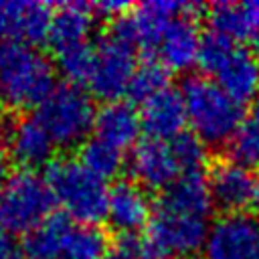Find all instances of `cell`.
I'll list each match as a JSON object with an SVG mask.
<instances>
[{
  "label": "cell",
  "mask_w": 259,
  "mask_h": 259,
  "mask_svg": "<svg viewBox=\"0 0 259 259\" xmlns=\"http://www.w3.org/2000/svg\"><path fill=\"white\" fill-rule=\"evenodd\" d=\"M20 257H22V247H18V243L10 233L0 229V259H20Z\"/></svg>",
  "instance_id": "4316f807"
},
{
  "label": "cell",
  "mask_w": 259,
  "mask_h": 259,
  "mask_svg": "<svg viewBox=\"0 0 259 259\" xmlns=\"http://www.w3.org/2000/svg\"><path fill=\"white\" fill-rule=\"evenodd\" d=\"M170 148L178 162L180 174H194L202 172L206 164V144L196 138L192 132H182L180 136L170 140Z\"/></svg>",
  "instance_id": "484cf974"
},
{
  "label": "cell",
  "mask_w": 259,
  "mask_h": 259,
  "mask_svg": "<svg viewBox=\"0 0 259 259\" xmlns=\"http://www.w3.org/2000/svg\"><path fill=\"white\" fill-rule=\"evenodd\" d=\"M2 111H4V103L0 101V121H2Z\"/></svg>",
  "instance_id": "f546056e"
},
{
  "label": "cell",
  "mask_w": 259,
  "mask_h": 259,
  "mask_svg": "<svg viewBox=\"0 0 259 259\" xmlns=\"http://www.w3.org/2000/svg\"><path fill=\"white\" fill-rule=\"evenodd\" d=\"M34 115L57 148H75L89 140L95 127L97 107L87 89L75 83H61L55 85L47 99L36 107Z\"/></svg>",
  "instance_id": "5b68a950"
},
{
  "label": "cell",
  "mask_w": 259,
  "mask_h": 259,
  "mask_svg": "<svg viewBox=\"0 0 259 259\" xmlns=\"http://www.w3.org/2000/svg\"><path fill=\"white\" fill-rule=\"evenodd\" d=\"M202 38L192 14L176 16L162 30L154 49V59L168 71H188L198 63Z\"/></svg>",
  "instance_id": "5bb4252c"
},
{
  "label": "cell",
  "mask_w": 259,
  "mask_h": 259,
  "mask_svg": "<svg viewBox=\"0 0 259 259\" xmlns=\"http://www.w3.org/2000/svg\"><path fill=\"white\" fill-rule=\"evenodd\" d=\"M55 89V65L34 45L0 40V101L14 109L38 107Z\"/></svg>",
  "instance_id": "6da1fadb"
},
{
  "label": "cell",
  "mask_w": 259,
  "mask_h": 259,
  "mask_svg": "<svg viewBox=\"0 0 259 259\" xmlns=\"http://www.w3.org/2000/svg\"><path fill=\"white\" fill-rule=\"evenodd\" d=\"M196 4L190 2H174V0H152L136 6L134 10L117 16L111 22L109 34L125 40L134 49H146L152 51L156 49V42L166 28L170 20L182 14H192L196 12Z\"/></svg>",
  "instance_id": "ba28073f"
},
{
  "label": "cell",
  "mask_w": 259,
  "mask_h": 259,
  "mask_svg": "<svg viewBox=\"0 0 259 259\" xmlns=\"http://www.w3.org/2000/svg\"><path fill=\"white\" fill-rule=\"evenodd\" d=\"M208 190L214 206L225 212H245L251 206H257L259 178L253 176L251 168L239 164L237 160L217 162L208 176Z\"/></svg>",
  "instance_id": "30bf717a"
},
{
  "label": "cell",
  "mask_w": 259,
  "mask_h": 259,
  "mask_svg": "<svg viewBox=\"0 0 259 259\" xmlns=\"http://www.w3.org/2000/svg\"><path fill=\"white\" fill-rule=\"evenodd\" d=\"M249 40H251V51H253V55L259 59V26H257V28L251 32Z\"/></svg>",
  "instance_id": "f1b7e54d"
},
{
  "label": "cell",
  "mask_w": 259,
  "mask_h": 259,
  "mask_svg": "<svg viewBox=\"0 0 259 259\" xmlns=\"http://www.w3.org/2000/svg\"><path fill=\"white\" fill-rule=\"evenodd\" d=\"M186 119L196 138L206 146L229 144L245 113L243 103L233 99L206 75H190L180 87Z\"/></svg>",
  "instance_id": "7a4b0ae2"
},
{
  "label": "cell",
  "mask_w": 259,
  "mask_h": 259,
  "mask_svg": "<svg viewBox=\"0 0 259 259\" xmlns=\"http://www.w3.org/2000/svg\"><path fill=\"white\" fill-rule=\"evenodd\" d=\"M93 55H95V47L91 42L85 45H75L69 49H61L55 53V67L63 73V77L67 79V83H87L91 67H93Z\"/></svg>",
  "instance_id": "d4e9b609"
},
{
  "label": "cell",
  "mask_w": 259,
  "mask_h": 259,
  "mask_svg": "<svg viewBox=\"0 0 259 259\" xmlns=\"http://www.w3.org/2000/svg\"><path fill=\"white\" fill-rule=\"evenodd\" d=\"M255 208H259V192H257V206Z\"/></svg>",
  "instance_id": "4dcf8cb0"
},
{
  "label": "cell",
  "mask_w": 259,
  "mask_h": 259,
  "mask_svg": "<svg viewBox=\"0 0 259 259\" xmlns=\"http://www.w3.org/2000/svg\"><path fill=\"white\" fill-rule=\"evenodd\" d=\"M202 259H259V214L225 212L210 223Z\"/></svg>",
  "instance_id": "9c48e42d"
},
{
  "label": "cell",
  "mask_w": 259,
  "mask_h": 259,
  "mask_svg": "<svg viewBox=\"0 0 259 259\" xmlns=\"http://www.w3.org/2000/svg\"><path fill=\"white\" fill-rule=\"evenodd\" d=\"M107 237L97 225L75 223L69 231L63 259H105Z\"/></svg>",
  "instance_id": "603a6c76"
},
{
  "label": "cell",
  "mask_w": 259,
  "mask_h": 259,
  "mask_svg": "<svg viewBox=\"0 0 259 259\" xmlns=\"http://www.w3.org/2000/svg\"><path fill=\"white\" fill-rule=\"evenodd\" d=\"M53 200L79 225H97L107 214L109 186L77 158L53 160L45 172Z\"/></svg>",
  "instance_id": "3957f363"
},
{
  "label": "cell",
  "mask_w": 259,
  "mask_h": 259,
  "mask_svg": "<svg viewBox=\"0 0 259 259\" xmlns=\"http://www.w3.org/2000/svg\"><path fill=\"white\" fill-rule=\"evenodd\" d=\"M93 22H95V14L91 4H83V2L59 4L53 10V20L47 40L51 42L55 53L75 45H85L89 42Z\"/></svg>",
  "instance_id": "ac0fdd59"
},
{
  "label": "cell",
  "mask_w": 259,
  "mask_h": 259,
  "mask_svg": "<svg viewBox=\"0 0 259 259\" xmlns=\"http://www.w3.org/2000/svg\"><path fill=\"white\" fill-rule=\"evenodd\" d=\"M142 119L140 111L127 103V101H111L97 109L95 115V138L119 148L121 152L125 148H134L140 142L142 134Z\"/></svg>",
  "instance_id": "e0dca14e"
},
{
  "label": "cell",
  "mask_w": 259,
  "mask_h": 259,
  "mask_svg": "<svg viewBox=\"0 0 259 259\" xmlns=\"http://www.w3.org/2000/svg\"><path fill=\"white\" fill-rule=\"evenodd\" d=\"M127 166L132 172V180L146 190L164 192L180 176V168L170 142L148 136L132 148Z\"/></svg>",
  "instance_id": "8fae6325"
},
{
  "label": "cell",
  "mask_w": 259,
  "mask_h": 259,
  "mask_svg": "<svg viewBox=\"0 0 259 259\" xmlns=\"http://www.w3.org/2000/svg\"><path fill=\"white\" fill-rule=\"evenodd\" d=\"M136 69V49L107 32L95 45L93 67L85 85L93 97H99L107 103L119 101L123 95H127Z\"/></svg>",
  "instance_id": "52a82bcc"
},
{
  "label": "cell",
  "mask_w": 259,
  "mask_h": 259,
  "mask_svg": "<svg viewBox=\"0 0 259 259\" xmlns=\"http://www.w3.org/2000/svg\"><path fill=\"white\" fill-rule=\"evenodd\" d=\"M229 148L233 160L239 164L247 168L259 166V99L245 109Z\"/></svg>",
  "instance_id": "44dd1931"
},
{
  "label": "cell",
  "mask_w": 259,
  "mask_h": 259,
  "mask_svg": "<svg viewBox=\"0 0 259 259\" xmlns=\"http://www.w3.org/2000/svg\"><path fill=\"white\" fill-rule=\"evenodd\" d=\"M214 34L241 42L253 32V18L247 2H217L206 14Z\"/></svg>",
  "instance_id": "ffe728a7"
},
{
  "label": "cell",
  "mask_w": 259,
  "mask_h": 259,
  "mask_svg": "<svg viewBox=\"0 0 259 259\" xmlns=\"http://www.w3.org/2000/svg\"><path fill=\"white\" fill-rule=\"evenodd\" d=\"M55 148V142L36 115H20L6 130V154L20 170L36 172V168H49Z\"/></svg>",
  "instance_id": "7c38bea8"
},
{
  "label": "cell",
  "mask_w": 259,
  "mask_h": 259,
  "mask_svg": "<svg viewBox=\"0 0 259 259\" xmlns=\"http://www.w3.org/2000/svg\"><path fill=\"white\" fill-rule=\"evenodd\" d=\"M75 223L65 214H51L34 227L22 241V255L26 259H63L69 231Z\"/></svg>",
  "instance_id": "d6986e66"
},
{
  "label": "cell",
  "mask_w": 259,
  "mask_h": 259,
  "mask_svg": "<svg viewBox=\"0 0 259 259\" xmlns=\"http://www.w3.org/2000/svg\"><path fill=\"white\" fill-rule=\"evenodd\" d=\"M140 119L142 130L148 134V138L170 142L172 138L180 136L188 123L180 89L168 87L144 101L140 109Z\"/></svg>",
  "instance_id": "2e32d148"
},
{
  "label": "cell",
  "mask_w": 259,
  "mask_h": 259,
  "mask_svg": "<svg viewBox=\"0 0 259 259\" xmlns=\"http://www.w3.org/2000/svg\"><path fill=\"white\" fill-rule=\"evenodd\" d=\"M79 160L83 162L85 168H89L93 174H97L103 180L115 178L123 168V152L95 136L81 146Z\"/></svg>",
  "instance_id": "7402d4cb"
},
{
  "label": "cell",
  "mask_w": 259,
  "mask_h": 259,
  "mask_svg": "<svg viewBox=\"0 0 259 259\" xmlns=\"http://www.w3.org/2000/svg\"><path fill=\"white\" fill-rule=\"evenodd\" d=\"M170 87V71L156 59H150V61H144L138 65L136 73H134V79L130 83V91L127 95L134 99V101H148L150 97L158 95L160 91L168 89Z\"/></svg>",
  "instance_id": "cb8c5ba5"
},
{
  "label": "cell",
  "mask_w": 259,
  "mask_h": 259,
  "mask_svg": "<svg viewBox=\"0 0 259 259\" xmlns=\"http://www.w3.org/2000/svg\"><path fill=\"white\" fill-rule=\"evenodd\" d=\"M53 8L45 2L0 0V40L34 45L47 40Z\"/></svg>",
  "instance_id": "4fadbf2b"
},
{
  "label": "cell",
  "mask_w": 259,
  "mask_h": 259,
  "mask_svg": "<svg viewBox=\"0 0 259 259\" xmlns=\"http://www.w3.org/2000/svg\"><path fill=\"white\" fill-rule=\"evenodd\" d=\"M117 257H119V255H117ZM119 259H123V257H119Z\"/></svg>",
  "instance_id": "1f68e13d"
},
{
  "label": "cell",
  "mask_w": 259,
  "mask_h": 259,
  "mask_svg": "<svg viewBox=\"0 0 259 259\" xmlns=\"http://www.w3.org/2000/svg\"><path fill=\"white\" fill-rule=\"evenodd\" d=\"M55 200L47 178L32 170H16L0 186V229L28 235L53 212Z\"/></svg>",
  "instance_id": "8992f818"
},
{
  "label": "cell",
  "mask_w": 259,
  "mask_h": 259,
  "mask_svg": "<svg viewBox=\"0 0 259 259\" xmlns=\"http://www.w3.org/2000/svg\"><path fill=\"white\" fill-rule=\"evenodd\" d=\"M6 178H8V160H6V154L2 152V146H0V186Z\"/></svg>",
  "instance_id": "83f0119b"
},
{
  "label": "cell",
  "mask_w": 259,
  "mask_h": 259,
  "mask_svg": "<svg viewBox=\"0 0 259 259\" xmlns=\"http://www.w3.org/2000/svg\"><path fill=\"white\" fill-rule=\"evenodd\" d=\"M152 202L148 190L134 180H117L109 186L105 221L119 235H138L152 219Z\"/></svg>",
  "instance_id": "9a60e30c"
},
{
  "label": "cell",
  "mask_w": 259,
  "mask_h": 259,
  "mask_svg": "<svg viewBox=\"0 0 259 259\" xmlns=\"http://www.w3.org/2000/svg\"><path fill=\"white\" fill-rule=\"evenodd\" d=\"M198 65L239 103L259 99V59L241 42L208 32L202 38Z\"/></svg>",
  "instance_id": "277c9868"
}]
</instances>
